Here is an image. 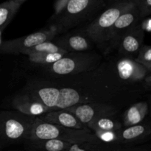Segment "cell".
I'll return each mask as SVG.
<instances>
[{"label":"cell","mask_w":151,"mask_h":151,"mask_svg":"<svg viewBox=\"0 0 151 151\" xmlns=\"http://www.w3.org/2000/svg\"><path fill=\"white\" fill-rule=\"evenodd\" d=\"M105 0H67L50 19L58 33L86 26L106 7Z\"/></svg>","instance_id":"1"},{"label":"cell","mask_w":151,"mask_h":151,"mask_svg":"<svg viewBox=\"0 0 151 151\" xmlns=\"http://www.w3.org/2000/svg\"><path fill=\"white\" fill-rule=\"evenodd\" d=\"M28 94L51 110H65L84 103H103L93 97L94 94L79 91L72 87H31Z\"/></svg>","instance_id":"2"},{"label":"cell","mask_w":151,"mask_h":151,"mask_svg":"<svg viewBox=\"0 0 151 151\" xmlns=\"http://www.w3.org/2000/svg\"><path fill=\"white\" fill-rule=\"evenodd\" d=\"M35 118L19 111H0V151L29 138Z\"/></svg>","instance_id":"3"},{"label":"cell","mask_w":151,"mask_h":151,"mask_svg":"<svg viewBox=\"0 0 151 151\" xmlns=\"http://www.w3.org/2000/svg\"><path fill=\"white\" fill-rule=\"evenodd\" d=\"M99 139L88 128L72 129L44 122L35 117L28 139H58L70 144L81 143Z\"/></svg>","instance_id":"4"},{"label":"cell","mask_w":151,"mask_h":151,"mask_svg":"<svg viewBox=\"0 0 151 151\" xmlns=\"http://www.w3.org/2000/svg\"><path fill=\"white\" fill-rule=\"evenodd\" d=\"M100 60L97 55L92 53L69 52L55 63L41 67V69L51 76H73L92 70L98 65Z\"/></svg>","instance_id":"5"},{"label":"cell","mask_w":151,"mask_h":151,"mask_svg":"<svg viewBox=\"0 0 151 151\" xmlns=\"http://www.w3.org/2000/svg\"><path fill=\"white\" fill-rule=\"evenodd\" d=\"M135 3L125 2L111 4L103 10L91 23L81 29L94 44L103 46L106 44L108 33L116 19L127 10L135 5Z\"/></svg>","instance_id":"6"},{"label":"cell","mask_w":151,"mask_h":151,"mask_svg":"<svg viewBox=\"0 0 151 151\" xmlns=\"http://www.w3.org/2000/svg\"><path fill=\"white\" fill-rule=\"evenodd\" d=\"M57 34V31L52 27L50 29H43L22 38L4 41L0 44V53L22 55L24 52L31 47L45 41H52Z\"/></svg>","instance_id":"7"},{"label":"cell","mask_w":151,"mask_h":151,"mask_svg":"<svg viewBox=\"0 0 151 151\" xmlns=\"http://www.w3.org/2000/svg\"><path fill=\"white\" fill-rule=\"evenodd\" d=\"M65 110L75 116V117L86 128L95 119L103 116H114L116 113V108L113 105L108 104L106 103L79 104Z\"/></svg>","instance_id":"8"},{"label":"cell","mask_w":151,"mask_h":151,"mask_svg":"<svg viewBox=\"0 0 151 151\" xmlns=\"http://www.w3.org/2000/svg\"><path fill=\"white\" fill-rule=\"evenodd\" d=\"M140 19V13L136 4L121 14L108 33L106 43L109 44V48L117 47L122 37L135 27Z\"/></svg>","instance_id":"9"},{"label":"cell","mask_w":151,"mask_h":151,"mask_svg":"<svg viewBox=\"0 0 151 151\" xmlns=\"http://www.w3.org/2000/svg\"><path fill=\"white\" fill-rule=\"evenodd\" d=\"M150 122H141L138 125L121 128L116 133V143L122 147H133L146 141L150 135Z\"/></svg>","instance_id":"10"},{"label":"cell","mask_w":151,"mask_h":151,"mask_svg":"<svg viewBox=\"0 0 151 151\" xmlns=\"http://www.w3.org/2000/svg\"><path fill=\"white\" fill-rule=\"evenodd\" d=\"M55 44L66 52H84L92 49L94 43L81 31L79 33L60 36L57 38Z\"/></svg>","instance_id":"11"},{"label":"cell","mask_w":151,"mask_h":151,"mask_svg":"<svg viewBox=\"0 0 151 151\" xmlns=\"http://www.w3.org/2000/svg\"><path fill=\"white\" fill-rule=\"evenodd\" d=\"M144 37V29L138 24L122 37L117 46L119 53L131 57L137 55L142 47Z\"/></svg>","instance_id":"12"},{"label":"cell","mask_w":151,"mask_h":151,"mask_svg":"<svg viewBox=\"0 0 151 151\" xmlns=\"http://www.w3.org/2000/svg\"><path fill=\"white\" fill-rule=\"evenodd\" d=\"M12 105V106L20 113L33 117H38L47 112L52 111L41 102L37 101L32 98L28 94L18 95L13 99Z\"/></svg>","instance_id":"13"},{"label":"cell","mask_w":151,"mask_h":151,"mask_svg":"<svg viewBox=\"0 0 151 151\" xmlns=\"http://www.w3.org/2000/svg\"><path fill=\"white\" fill-rule=\"evenodd\" d=\"M37 118L48 123L72 129H83L86 128L75 116L66 110H52Z\"/></svg>","instance_id":"14"},{"label":"cell","mask_w":151,"mask_h":151,"mask_svg":"<svg viewBox=\"0 0 151 151\" xmlns=\"http://www.w3.org/2000/svg\"><path fill=\"white\" fill-rule=\"evenodd\" d=\"M144 66L137 62L131 60H122L117 63L116 66V75L119 76L122 80V82H136L139 81L144 77H146L147 69H144Z\"/></svg>","instance_id":"15"},{"label":"cell","mask_w":151,"mask_h":151,"mask_svg":"<svg viewBox=\"0 0 151 151\" xmlns=\"http://www.w3.org/2000/svg\"><path fill=\"white\" fill-rule=\"evenodd\" d=\"M23 144L29 151H66L72 145L58 139H27Z\"/></svg>","instance_id":"16"},{"label":"cell","mask_w":151,"mask_h":151,"mask_svg":"<svg viewBox=\"0 0 151 151\" xmlns=\"http://www.w3.org/2000/svg\"><path fill=\"white\" fill-rule=\"evenodd\" d=\"M148 113V105L147 103H136L126 110L123 114L122 123L125 127L138 125L143 122Z\"/></svg>","instance_id":"17"},{"label":"cell","mask_w":151,"mask_h":151,"mask_svg":"<svg viewBox=\"0 0 151 151\" xmlns=\"http://www.w3.org/2000/svg\"><path fill=\"white\" fill-rule=\"evenodd\" d=\"M122 146L107 143L100 139L72 144L66 151H117Z\"/></svg>","instance_id":"18"},{"label":"cell","mask_w":151,"mask_h":151,"mask_svg":"<svg viewBox=\"0 0 151 151\" xmlns=\"http://www.w3.org/2000/svg\"><path fill=\"white\" fill-rule=\"evenodd\" d=\"M19 7L20 5L14 0H9L0 4V35L13 20Z\"/></svg>","instance_id":"19"},{"label":"cell","mask_w":151,"mask_h":151,"mask_svg":"<svg viewBox=\"0 0 151 151\" xmlns=\"http://www.w3.org/2000/svg\"><path fill=\"white\" fill-rule=\"evenodd\" d=\"M66 53L55 52V53H44V54L30 55L27 56V63L32 66H48L60 60Z\"/></svg>","instance_id":"20"},{"label":"cell","mask_w":151,"mask_h":151,"mask_svg":"<svg viewBox=\"0 0 151 151\" xmlns=\"http://www.w3.org/2000/svg\"><path fill=\"white\" fill-rule=\"evenodd\" d=\"M55 52H62V53H69L66 52L63 50L60 49L58 46L56 45L54 42L51 41H45V42L41 43L38 45L28 49L24 51L22 55H30L36 54H44V53H55Z\"/></svg>","instance_id":"21"},{"label":"cell","mask_w":151,"mask_h":151,"mask_svg":"<svg viewBox=\"0 0 151 151\" xmlns=\"http://www.w3.org/2000/svg\"><path fill=\"white\" fill-rule=\"evenodd\" d=\"M134 61L144 66L149 72L151 70V49L148 45L142 46Z\"/></svg>","instance_id":"22"},{"label":"cell","mask_w":151,"mask_h":151,"mask_svg":"<svg viewBox=\"0 0 151 151\" xmlns=\"http://www.w3.org/2000/svg\"><path fill=\"white\" fill-rule=\"evenodd\" d=\"M135 4L140 13L141 19L150 14L151 0H137Z\"/></svg>","instance_id":"23"},{"label":"cell","mask_w":151,"mask_h":151,"mask_svg":"<svg viewBox=\"0 0 151 151\" xmlns=\"http://www.w3.org/2000/svg\"><path fill=\"white\" fill-rule=\"evenodd\" d=\"M149 148H146L145 146H142V147H124L120 148L119 150L117 151H149Z\"/></svg>","instance_id":"24"},{"label":"cell","mask_w":151,"mask_h":151,"mask_svg":"<svg viewBox=\"0 0 151 151\" xmlns=\"http://www.w3.org/2000/svg\"><path fill=\"white\" fill-rule=\"evenodd\" d=\"M106 3L109 2L111 4H116V3H125V2H132V3H136V1L137 0H105Z\"/></svg>","instance_id":"25"},{"label":"cell","mask_w":151,"mask_h":151,"mask_svg":"<svg viewBox=\"0 0 151 151\" xmlns=\"http://www.w3.org/2000/svg\"><path fill=\"white\" fill-rule=\"evenodd\" d=\"M14 1H16V2L18 4H19V5L21 6V5H22V3H23L24 1H26V0H14Z\"/></svg>","instance_id":"26"},{"label":"cell","mask_w":151,"mask_h":151,"mask_svg":"<svg viewBox=\"0 0 151 151\" xmlns=\"http://www.w3.org/2000/svg\"><path fill=\"white\" fill-rule=\"evenodd\" d=\"M10 151H20V150H10ZM24 151H29V150H24Z\"/></svg>","instance_id":"27"},{"label":"cell","mask_w":151,"mask_h":151,"mask_svg":"<svg viewBox=\"0 0 151 151\" xmlns=\"http://www.w3.org/2000/svg\"><path fill=\"white\" fill-rule=\"evenodd\" d=\"M149 151H150V150H149Z\"/></svg>","instance_id":"28"}]
</instances>
